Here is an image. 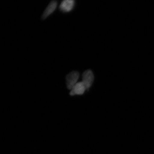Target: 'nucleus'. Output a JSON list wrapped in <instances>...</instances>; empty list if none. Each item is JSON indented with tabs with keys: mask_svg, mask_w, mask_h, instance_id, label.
Here are the masks:
<instances>
[{
	"mask_svg": "<svg viewBox=\"0 0 154 154\" xmlns=\"http://www.w3.org/2000/svg\"><path fill=\"white\" fill-rule=\"evenodd\" d=\"M79 77V73L78 72L74 71L69 73L66 76V84L68 89L71 90L77 84Z\"/></svg>",
	"mask_w": 154,
	"mask_h": 154,
	"instance_id": "obj_1",
	"label": "nucleus"
},
{
	"mask_svg": "<svg viewBox=\"0 0 154 154\" xmlns=\"http://www.w3.org/2000/svg\"><path fill=\"white\" fill-rule=\"evenodd\" d=\"M94 81V75L91 70H87L84 72L82 75V82L88 89L92 86Z\"/></svg>",
	"mask_w": 154,
	"mask_h": 154,
	"instance_id": "obj_2",
	"label": "nucleus"
},
{
	"mask_svg": "<svg viewBox=\"0 0 154 154\" xmlns=\"http://www.w3.org/2000/svg\"><path fill=\"white\" fill-rule=\"evenodd\" d=\"M87 90L85 85L82 82H79L71 89L70 95L74 96L75 95H82Z\"/></svg>",
	"mask_w": 154,
	"mask_h": 154,
	"instance_id": "obj_3",
	"label": "nucleus"
},
{
	"mask_svg": "<svg viewBox=\"0 0 154 154\" xmlns=\"http://www.w3.org/2000/svg\"><path fill=\"white\" fill-rule=\"evenodd\" d=\"M75 4V0H63L60 6V9L62 12L67 13L72 11Z\"/></svg>",
	"mask_w": 154,
	"mask_h": 154,
	"instance_id": "obj_4",
	"label": "nucleus"
},
{
	"mask_svg": "<svg viewBox=\"0 0 154 154\" xmlns=\"http://www.w3.org/2000/svg\"><path fill=\"white\" fill-rule=\"evenodd\" d=\"M57 2L55 0H53L50 3L49 5L45 9V11H44L42 16V19H46L50 14H52L53 12L55 11L57 7Z\"/></svg>",
	"mask_w": 154,
	"mask_h": 154,
	"instance_id": "obj_5",
	"label": "nucleus"
}]
</instances>
